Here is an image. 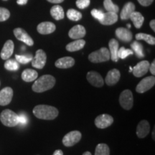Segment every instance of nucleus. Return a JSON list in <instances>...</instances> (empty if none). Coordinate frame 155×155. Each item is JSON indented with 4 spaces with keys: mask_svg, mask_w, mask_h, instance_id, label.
<instances>
[{
    "mask_svg": "<svg viewBox=\"0 0 155 155\" xmlns=\"http://www.w3.org/2000/svg\"><path fill=\"white\" fill-rule=\"evenodd\" d=\"M33 114L38 119L43 120L55 119L58 116V108L48 105H38L34 108Z\"/></svg>",
    "mask_w": 155,
    "mask_h": 155,
    "instance_id": "obj_1",
    "label": "nucleus"
},
{
    "mask_svg": "<svg viewBox=\"0 0 155 155\" xmlns=\"http://www.w3.org/2000/svg\"><path fill=\"white\" fill-rule=\"evenodd\" d=\"M55 84V78L51 75H44L35 80L32 85V91L36 93H42L53 88Z\"/></svg>",
    "mask_w": 155,
    "mask_h": 155,
    "instance_id": "obj_2",
    "label": "nucleus"
},
{
    "mask_svg": "<svg viewBox=\"0 0 155 155\" xmlns=\"http://www.w3.org/2000/svg\"><path fill=\"white\" fill-rule=\"evenodd\" d=\"M0 121L6 127H16L19 124V115L10 109H5L0 114Z\"/></svg>",
    "mask_w": 155,
    "mask_h": 155,
    "instance_id": "obj_3",
    "label": "nucleus"
},
{
    "mask_svg": "<svg viewBox=\"0 0 155 155\" xmlns=\"http://www.w3.org/2000/svg\"><path fill=\"white\" fill-rule=\"evenodd\" d=\"M88 60L94 63H103L110 60V53L106 48H101L88 55Z\"/></svg>",
    "mask_w": 155,
    "mask_h": 155,
    "instance_id": "obj_4",
    "label": "nucleus"
},
{
    "mask_svg": "<svg viewBox=\"0 0 155 155\" xmlns=\"http://www.w3.org/2000/svg\"><path fill=\"white\" fill-rule=\"evenodd\" d=\"M82 137V134L78 131H72L66 134L63 139V144L64 146L71 147L78 143Z\"/></svg>",
    "mask_w": 155,
    "mask_h": 155,
    "instance_id": "obj_5",
    "label": "nucleus"
},
{
    "mask_svg": "<svg viewBox=\"0 0 155 155\" xmlns=\"http://www.w3.org/2000/svg\"><path fill=\"white\" fill-rule=\"evenodd\" d=\"M119 103L121 107L125 110H130L134 104L132 92L129 90H125L121 92L119 96Z\"/></svg>",
    "mask_w": 155,
    "mask_h": 155,
    "instance_id": "obj_6",
    "label": "nucleus"
},
{
    "mask_svg": "<svg viewBox=\"0 0 155 155\" xmlns=\"http://www.w3.org/2000/svg\"><path fill=\"white\" fill-rule=\"evenodd\" d=\"M155 84L154 76H148L142 79L137 86L136 91L139 94H143L150 90Z\"/></svg>",
    "mask_w": 155,
    "mask_h": 155,
    "instance_id": "obj_7",
    "label": "nucleus"
},
{
    "mask_svg": "<svg viewBox=\"0 0 155 155\" xmlns=\"http://www.w3.org/2000/svg\"><path fill=\"white\" fill-rule=\"evenodd\" d=\"M47 61V55L43 50L40 49L36 52L35 56L32 60V65L38 69H42Z\"/></svg>",
    "mask_w": 155,
    "mask_h": 155,
    "instance_id": "obj_8",
    "label": "nucleus"
},
{
    "mask_svg": "<svg viewBox=\"0 0 155 155\" xmlns=\"http://www.w3.org/2000/svg\"><path fill=\"white\" fill-rule=\"evenodd\" d=\"M114 122V119L108 114H101L98 116L95 119V125L98 129H106L110 127Z\"/></svg>",
    "mask_w": 155,
    "mask_h": 155,
    "instance_id": "obj_9",
    "label": "nucleus"
},
{
    "mask_svg": "<svg viewBox=\"0 0 155 155\" xmlns=\"http://www.w3.org/2000/svg\"><path fill=\"white\" fill-rule=\"evenodd\" d=\"M13 32H14L15 36L16 37L17 40H19V41L23 42L27 45L32 46L34 45L33 40L29 35L28 32L25 30H23L22 28H15Z\"/></svg>",
    "mask_w": 155,
    "mask_h": 155,
    "instance_id": "obj_10",
    "label": "nucleus"
},
{
    "mask_svg": "<svg viewBox=\"0 0 155 155\" xmlns=\"http://www.w3.org/2000/svg\"><path fill=\"white\" fill-rule=\"evenodd\" d=\"M150 63L147 61H142L137 63L136 66L134 67L132 69L133 75L135 77L140 78L141 76H144L146 75L149 71V68H150Z\"/></svg>",
    "mask_w": 155,
    "mask_h": 155,
    "instance_id": "obj_11",
    "label": "nucleus"
},
{
    "mask_svg": "<svg viewBox=\"0 0 155 155\" xmlns=\"http://www.w3.org/2000/svg\"><path fill=\"white\" fill-rule=\"evenodd\" d=\"M87 80L89 83L97 88L102 87L104 84V79L99 73L95 72V71H90L87 73Z\"/></svg>",
    "mask_w": 155,
    "mask_h": 155,
    "instance_id": "obj_12",
    "label": "nucleus"
},
{
    "mask_svg": "<svg viewBox=\"0 0 155 155\" xmlns=\"http://www.w3.org/2000/svg\"><path fill=\"white\" fill-rule=\"evenodd\" d=\"M13 97V90L10 87L4 88L0 91V106H7L10 104Z\"/></svg>",
    "mask_w": 155,
    "mask_h": 155,
    "instance_id": "obj_13",
    "label": "nucleus"
},
{
    "mask_svg": "<svg viewBox=\"0 0 155 155\" xmlns=\"http://www.w3.org/2000/svg\"><path fill=\"white\" fill-rule=\"evenodd\" d=\"M56 26L51 22H43L38 25L37 30L41 35H49L55 32Z\"/></svg>",
    "mask_w": 155,
    "mask_h": 155,
    "instance_id": "obj_14",
    "label": "nucleus"
},
{
    "mask_svg": "<svg viewBox=\"0 0 155 155\" xmlns=\"http://www.w3.org/2000/svg\"><path fill=\"white\" fill-rule=\"evenodd\" d=\"M86 29L84 27L81 25H78L70 30L68 35L70 38L73 40H78V39L83 38L86 35Z\"/></svg>",
    "mask_w": 155,
    "mask_h": 155,
    "instance_id": "obj_15",
    "label": "nucleus"
},
{
    "mask_svg": "<svg viewBox=\"0 0 155 155\" xmlns=\"http://www.w3.org/2000/svg\"><path fill=\"white\" fill-rule=\"evenodd\" d=\"M14 42L12 40H9L4 45L2 50L0 56L2 60H7L11 57L14 52Z\"/></svg>",
    "mask_w": 155,
    "mask_h": 155,
    "instance_id": "obj_16",
    "label": "nucleus"
},
{
    "mask_svg": "<svg viewBox=\"0 0 155 155\" xmlns=\"http://www.w3.org/2000/svg\"><path fill=\"white\" fill-rule=\"evenodd\" d=\"M121 74L117 69H112L108 71L106 76L105 82L108 86H114L119 82Z\"/></svg>",
    "mask_w": 155,
    "mask_h": 155,
    "instance_id": "obj_17",
    "label": "nucleus"
},
{
    "mask_svg": "<svg viewBox=\"0 0 155 155\" xmlns=\"http://www.w3.org/2000/svg\"><path fill=\"white\" fill-rule=\"evenodd\" d=\"M150 131V125L146 120H142L139 123L137 129V135L139 138L146 137Z\"/></svg>",
    "mask_w": 155,
    "mask_h": 155,
    "instance_id": "obj_18",
    "label": "nucleus"
},
{
    "mask_svg": "<svg viewBox=\"0 0 155 155\" xmlns=\"http://www.w3.org/2000/svg\"><path fill=\"white\" fill-rule=\"evenodd\" d=\"M116 35L121 41L125 42H129L131 41L133 38V35L130 30L127 28H119L116 29Z\"/></svg>",
    "mask_w": 155,
    "mask_h": 155,
    "instance_id": "obj_19",
    "label": "nucleus"
},
{
    "mask_svg": "<svg viewBox=\"0 0 155 155\" xmlns=\"http://www.w3.org/2000/svg\"><path fill=\"white\" fill-rule=\"evenodd\" d=\"M119 42L116 39H111L108 42V47H109L110 59L114 62H117L119 60L118 58V51H119Z\"/></svg>",
    "mask_w": 155,
    "mask_h": 155,
    "instance_id": "obj_20",
    "label": "nucleus"
},
{
    "mask_svg": "<svg viewBox=\"0 0 155 155\" xmlns=\"http://www.w3.org/2000/svg\"><path fill=\"white\" fill-rule=\"evenodd\" d=\"M75 64V60L71 57H64L58 59L55 62V66L58 68L66 69L73 67Z\"/></svg>",
    "mask_w": 155,
    "mask_h": 155,
    "instance_id": "obj_21",
    "label": "nucleus"
},
{
    "mask_svg": "<svg viewBox=\"0 0 155 155\" xmlns=\"http://www.w3.org/2000/svg\"><path fill=\"white\" fill-rule=\"evenodd\" d=\"M134 11H135L134 4L132 2H129L126 3L121 12V15H120L121 19L122 20L129 19V17L131 16V15L132 14Z\"/></svg>",
    "mask_w": 155,
    "mask_h": 155,
    "instance_id": "obj_22",
    "label": "nucleus"
},
{
    "mask_svg": "<svg viewBox=\"0 0 155 155\" xmlns=\"http://www.w3.org/2000/svg\"><path fill=\"white\" fill-rule=\"evenodd\" d=\"M117 21V13L107 12L106 13H104V16L103 17L101 20L100 21V23L104 25H111L114 24V23H116Z\"/></svg>",
    "mask_w": 155,
    "mask_h": 155,
    "instance_id": "obj_23",
    "label": "nucleus"
},
{
    "mask_svg": "<svg viewBox=\"0 0 155 155\" xmlns=\"http://www.w3.org/2000/svg\"><path fill=\"white\" fill-rule=\"evenodd\" d=\"M86 45V41L82 40V39H78V40H75V41L70 42L66 45V50L69 52H75L78 50L83 49V47Z\"/></svg>",
    "mask_w": 155,
    "mask_h": 155,
    "instance_id": "obj_24",
    "label": "nucleus"
},
{
    "mask_svg": "<svg viewBox=\"0 0 155 155\" xmlns=\"http://www.w3.org/2000/svg\"><path fill=\"white\" fill-rule=\"evenodd\" d=\"M38 73L32 69H25L22 73V79L25 82H32L38 78Z\"/></svg>",
    "mask_w": 155,
    "mask_h": 155,
    "instance_id": "obj_25",
    "label": "nucleus"
},
{
    "mask_svg": "<svg viewBox=\"0 0 155 155\" xmlns=\"http://www.w3.org/2000/svg\"><path fill=\"white\" fill-rule=\"evenodd\" d=\"M129 19H131V20L134 23V25L135 26L136 28L139 29L141 28L143 23L144 21V17H143V15L141 14L140 12H134L131 15Z\"/></svg>",
    "mask_w": 155,
    "mask_h": 155,
    "instance_id": "obj_26",
    "label": "nucleus"
},
{
    "mask_svg": "<svg viewBox=\"0 0 155 155\" xmlns=\"http://www.w3.org/2000/svg\"><path fill=\"white\" fill-rule=\"evenodd\" d=\"M50 15L56 20H61L65 17L63 7L60 5H55L50 9Z\"/></svg>",
    "mask_w": 155,
    "mask_h": 155,
    "instance_id": "obj_27",
    "label": "nucleus"
},
{
    "mask_svg": "<svg viewBox=\"0 0 155 155\" xmlns=\"http://www.w3.org/2000/svg\"><path fill=\"white\" fill-rule=\"evenodd\" d=\"M131 47L132 48L134 53H135L136 55L139 58H142L144 57V51H143V46L141 43H139L137 41H134L131 43Z\"/></svg>",
    "mask_w": 155,
    "mask_h": 155,
    "instance_id": "obj_28",
    "label": "nucleus"
},
{
    "mask_svg": "<svg viewBox=\"0 0 155 155\" xmlns=\"http://www.w3.org/2000/svg\"><path fill=\"white\" fill-rule=\"evenodd\" d=\"M5 68L7 71H16L19 68V64L16 60L7 59L5 63Z\"/></svg>",
    "mask_w": 155,
    "mask_h": 155,
    "instance_id": "obj_29",
    "label": "nucleus"
},
{
    "mask_svg": "<svg viewBox=\"0 0 155 155\" xmlns=\"http://www.w3.org/2000/svg\"><path fill=\"white\" fill-rule=\"evenodd\" d=\"M136 39L137 40H144L147 43L154 45L155 44V38L150 35L145 33H138L136 35Z\"/></svg>",
    "mask_w": 155,
    "mask_h": 155,
    "instance_id": "obj_30",
    "label": "nucleus"
},
{
    "mask_svg": "<svg viewBox=\"0 0 155 155\" xmlns=\"http://www.w3.org/2000/svg\"><path fill=\"white\" fill-rule=\"evenodd\" d=\"M95 155H110V149L107 144H99L97 145Z\"/></svg>",
    "mask_w": 155,
    "mask_h": 155,
    "instance_id": "obj_31",
    "label": "nucleus"
},
{
    "mask_svg": "<svg viewBox=\"0 0 155 155\" xmlns=\"http://www.w3.org/2000/svg\"><path fill=\"white\" fill-rule=\"evenodd\" d=\"M67 17L72 21H78L82 18V14L74 9H70L67 12Z\"/></svg>",
    "mask_w": 155,
    "mask_h": 155,
    "instance_id": "obj_32",
    "label": "nucleus"
},
{
    "mask_svg": "<svg viewBox=\"0 0 155 155\" xmlns=\"http://www.w3.org/2000/svg\"><path fill=\"white\" fill-rule=\"evenodd\" d=\"M104 6L106 11L110 12L117 13L119 10V7L116 5H114L112 0H104Z\"/></svg>",
    "mask_w": 155,
    "mask_h": 155,
    "instance_id": "obj_33",
    "label": "nucleus"
},
{
    "mask_svg": "<svg viewBox=\"0 0 155 155\" xmlns=\"http://www.w3.org/2000/svg\"><path fill=\"white\" fill-rule=\"evenodd\" d=\"M32 55H15V60L21 64H27L32 61Z\"/></svg>",
    "mask_w": 155,
    "mask_h": 155,
    "instance_id": "obj_34",
    "label": "nucleus"
},
{
    "mask_svg": "<svg viewBox=\"0 0 155 155\" xmlns=\"http://www.w3.org/2000/svg\"><path fill=\"white\" fill-rule=\"evenodd\" d=\"M133 54L134 52L132 50L126 49L125 48L122 47L119 49V51H118V58H121V59H125L129 55H133Z\"/></svg>",
    "mask_w": 155,
    "mask_h": 155,
    "instance_id": "obj_35",
    "label": "nucleus"
},
{
    "mask_svg": "<svg viewBox=\"0 0 155 155\" xmlns=\"http://www.w3.org/2000/svg\"><path fill=\"white\" fill-rule=\"evenodd\" d=\"M10 17V12L7 9L0 7V22L7 20Z\"/></svg>",
    "mask_w": 155,
    "mask_h": 155,
    "instance_id": "obj_36",
    "label": "nucleus"
},
{
    "mask_svg": "<svg viewBox=\"0 0 155 155\" xmlns=\"http://www.w3.org/2000/svg\"><path fill=\"white\" fill-rule=\"evenodd\" d=\"M91 15L94 17L95 19H98V20L100 22L104 16V13L102 11L98 10V9H94L91 10Z\"/></svg>",
    "mask_w": 155,
    "mask_h": 155,
    "instance_id": "obj_37",
    "label": "nucleus"
},
{
    "mask_svg": "<svg viewBox=\"0 0 155 155\" xmlns=\"http://www.w3.org/2000/svg\"><path fill=\"white\" fill-rule=\"evenodd\" d=\"M90 3V0H77L76 1L77 7L81 9H83L88 7Z\"/></svg>",
    "mask_w": 155,
    "mask_h": 155,
    "instance_id": "obj_38",
    "label": "nucleus"
},
{
    "mask_svg": "<svg viewBox=\"0 0 155 155\" xmlns=\"http://www.w3.org/2000/svg\"><path fill=\"white\" fill-rule=\"evenodd\" d=\"M138 2L140 4L141 6H144V7H148L151 4H152L154 0H137Z\"/></svg>",
    "mask_w": 155,
    "mask_h": 155,
    "instance_id": "obj_39",
    "label": "nucleus"
},
{
    "mask_svg": "<svg viewBox=\"0 0 155 155\" xmlns=\"http://www.w3.org/2000/svg\"><path fill=\"white\" fill-rule=\"evenodd\" d=\"M149 71H150V73H152V75H155V61L154 60L152 64L150 65V68H149Z\"/></svg>",
    "mask_w": 155,
    "mask_h": 155,
    "instance_id": "obj_40",
    "label": "nucleus"
},
{
    "mask_svg": "<svg viewBox=\"0 0 155 155\" xmlns=\"http://www.w3.org/2000/svg\"><path fill=\"white\" fill-rule=\"evenodd\" d=\"M27 123V117L25 116L19 115V124H25Z\"/></svg>",
    "mask_w": 155,
    "mask_h": 155,
    "instance_id": "obj_41",
    "label": "nucleus"
},
{
    "mask_svg": "<svg viewBox=\"0 0 155 155\" xmlns=\"http://www.w3.org/2000/svg\"><path fill=\"white\" fill-rule=\"evenodd\" d=\"M28 0H17V3L19 5H25L28 3Z\"/></svg>",
    "mask_w": 155,
    "mask_h": 155,
    "instance_id": "obj_42",
    "label": "nucleus"
},
{
    "mask_svg": "<svg viewBox=\"0 0 155 155\" xmlns=\"http://www.w3.org/2000/svg\"><path fill=\"white\" fill-rule=\"evenodd\" d=\"M150 28L152 29V30L155 32V20L154 19H152V20H151V22L150 23Z\"/></svg>",
    "mask_w": 155,
    "mask_h": 155,
    "instance_id": "obj_43",
    "label": "nucleus"
},
{
    "mask_svg": "<svg viewBox=\"0 0 155 155\" xmlns=\"http://www.w3.org/2000/svg\"><path fill=\"white\" fill-rule=\"evenodd\" d=\"M48 2H49L50 3H53V4H60L61 2H63L64 0H47Z\"/></svg>",
    "mask_w": 155,
    "mask_h": 155,
    "instance_id": "obj_44",
    "label": "nucleus"
},
{
    "mask_svg": "<svg viewBox=\"0 0 155 155\" xmlns=\"http://www.w3.org/2000/svg\"><path fill=\"white\" fill-rule=\"evenodd\" d=\"M53 155H63V152L61 150H57L54 152Z\"/></svg>",
    "mask_w": 155,
    "mask_h": 155,
    "instance_id": "obj_45",
    "label": "nucleus"
},
{
    "mask_svg": "<svg viewBox=\"0 0 155 155\" xmlns=\"http://www.w3.org/2000/svg\"><path fill=\"white\" fill-rule=\"evenodd\" d=\"M83 155H92V154H91V153L90 152H86L83 153Z\"/></svg>",
    "mask_w": 155,
    "mask_h": 155,
    "instance_id": "obj_46",
    "label": "nucleus"
},
{
    "mask_svg": "<svg viewBox=\"0 0 155 155\" xmlns=\"http://www.w3.org/2000/svg\"><path fill=\"white\" fill-rule=\"evenodd\" d=\"M152 137H153V139L154 140V130H153V134H152Z\"/></svg>",
    "mask_w": 155,
    "mask_h": 155,
    "instance_id": "obj_47",
    "label": "nucleus"
},
{
    "mask_svg": "<svg viewBox=\"0 0 155 155\" xmlns=\"http://www.w3.org/2000/svg\"><path fill=\"white\" fill-rule=\"evenodd\" d=\"M127 28H131V25H127Z\"/></svg>",
    "mask_w": 155,
    "mask_h": 155,
    "instance_id": "obj_48",
    "label": "nucleus"
},
{
    "mask_svg": "<svg viewBox=\"0 0 155 155\" xmlns=\"http://www.w3.org/2000/svg\"><path fill=\"white\" fill-rule=\"evenodd\" d=\"M5 1H6V0H5Z\"/></svg>",
    "mask_w": 155,
    "mask_h": 155,
    "instance_id": "obj_49",
    "label": "nucleus"
}]
</instances>
